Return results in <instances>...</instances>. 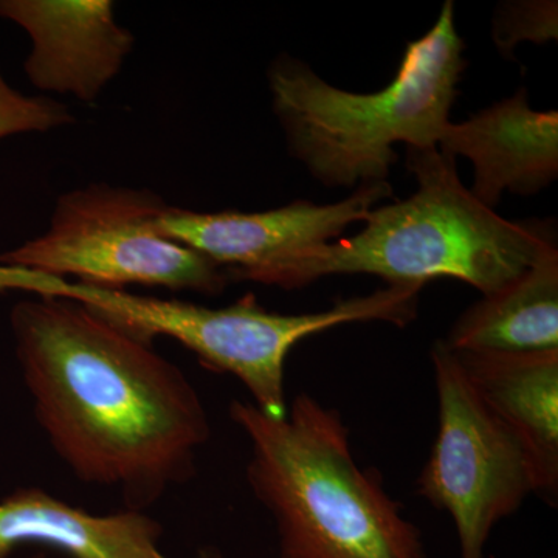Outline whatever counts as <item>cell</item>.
I'll use <instances>...</instances> for the list:
<instances>
[{
  "label": "cell",
  "mask_w": 558,
  "mask_h": 558,
  "mask_svg": "<svg viewBox=\"0 0 558 558\" xmlns=\"http://www.w3.org/2000/svg\"><path fill=\"white\" fill-rule=\"evenodd\" d=\"M229 414L247 436L245 475L274 520L279 557L427 558L380 473L355 461L339 411L301 392L282 417L247 400Z\"/></svg>",
  "instance_id": "obj_2"
},
{
  "label": "cell",
  "mask_w": 558,
  "mask_h": 558,
  "mask_svg": "<svg viewBox=\"0 0 558 558\" xmlns=\"http://www.w3.org/2000/svg\"><path fill=\"white\" fill-rule=\"evenodd\" d=\"M10 326L35 418L76 480L142 512L193 480L207 409L153 343L61 296L17 301Z\"/></svg>",
  "instance_id": "obj_1"
},
{
  "label": "cell",
  "mask_w": 558,
  "mask_h": 558,
  "mask_svg": "<svg viewBox=\"0 0 558 558\" xmlns=\"http://www.w3.org/2000/svg\"><path fill=\"white\" fill-rule=\"evenodd\" d=\"M499 49L512 51L521 39H557V2H510L499 7L494 22Z\"/></svg>",
  "instance_id": "obj_14"
},
{
  "label": "cell",
  "mask_w": 558,
  "mask_h": 558,
  "mask_svg": "<svg viewBox=\"0 0 558 558\" xmlns=\"http://www.w3.org/2000/svg\"><path fill=\"white\" fill-rule=\"evenodd\" d=\"M389 197L391 183L380 182L360 185L347 199L328 205L295 201L259 213L168 207L157 219V233L218 264L230 282L267 286L282 264L303 250L336 240Z\"/></svg>",
  "instance_id": "obj_7"
},
{
  "label": "cell",
  "mask_w": 558,
  "mask_h": 558,
  "mask_svg": "<svg viewBox=\"0 0 558 558\" xmlns=\"http://www.w3.org/2000/svg\"><path fill=\"white\" fill-rule=\"evenodd\" d=\"M168 207L146 189L97 182L68 191L58 197L47 230L0 253V266L95 288L220 295L230 284L226 270L157 233Z\"/></svg>",
  "instance_id": "obj_5"
},
{
  "label": "cell",
  "mask_w": 558,
  "mask_h": 558,
  "mask_svg": "<svg viewBox=\"0 0 558 558\" xmlns=\"http://www.w3.org/2000/svg\"><path fill=\"white\" fill-rule=\"evenodd\" d=\"M163 527L142 510L98 515L22 487L0 499V558L24 546L60 550L70 558H172L160 548Z\"/></svg>",
  "instance_id": "obj_11"
},
{
  "label": "cell",
  "mask_w": 558,
  "mask_h": 558,
  "mask_svg": "<svg viewBox=\"0 0 558 558\" xmlns=\"http://www.w3.org/2000/svg\"><path fill=\"white\" fill-rule=\"evenodd\" d=\"M438 149L472 161L470 193L495 209L505 193L534 196L557 179L558 113L532 109L521 87L464 123L450 121Z\"/></svg>",
  "instance_id": "obj_9"
},
{
  "label": "cell",
  "mask_w": 558,
  "mask_h": 558,
  "mask_svg": "<svg viewBox=\"0 0 558 558\" xmlns=\"http://www.w3.org/2000/svg\"><path fill=\"white\" fill-rule=\"evenodd\" d=\"M113 7L110 0H0V17L31 38L24 72L36 89L94 102L135 46Z\"/></svg>",
  "instance_id": "obj_8"
},
{
  "label": "cell",
  "mask_w": 558,
  "mask_h": 558,
  "mask_svg": "<svg viewBox=\"0 0 558 558\" xmlns=\"http://www.w3.org/2000/svg\"><path fill=\"white\" fill-rule=\"evenodd\" d=\"M429 355L438 433L417 494L453 520L459 558H484L499 521L513 515L529 495H538L537 475L519 438L470 385L453 349L436 341Z\"/></svg>",
  "instance_id": "obj_6"
},
{
  "label": "cell",
  "mask_w": 558,
  "mask_h": 558,
  "mask_svg": "<svg viewBox=\"0 0 558 558\" xmlns=\"http://www.w3.org/2000/svg\"><path fill=\"white\" fill-rule=\"evenodd\" d=\"M76 119L64 102L47 95H25L13 89L0 73V140L21 134H43L69 126Z\"/></svg>",
  "instance_id": "obj_13"
},
{
  "label": "cell",
  "mask_w": 558,
  "mask_h": 558,
  "mask_svg": "<svg viewBox=\"0 0 558 558\" xmlns=\"http://www.w3.org/2000/svg\"><path fill=\"white\" fill-rule=\"evenodd\" d=\"M407 168L417 182L409 199L371 209L354 236L303 250L267 286L295 290L330 275L366 274L388 284L458 279L487 296L557 245L550 220H509L484 207L462 185L457 159L436 146H407Z\"/></svg>",
  "instance_id": "obj_3"
},
{
  "label": "cell",
  "mask_w": 558,
  "mask_h": 558,
  "mask_svg": "<svg viewBox=\"0 0 558 558\" xmlns=\"http://www.w3.org/2000/svg\"><path fill=\"white\" fill-rule=\"evenodd\" d=\"M454 354L483 402L527 451L537 475L538 495L556 505L558 349L454 351Z\"/></svg>",
  "instance_id": "obj_10"
},
{
  "label": "cell",
  "mask_w": 558,
  "mask_h": 558,
  "mask_svg": "<svg viewBox=\"0 0 558 558\" xmlns=\"http://www.w3.org/2000/svg\"><path fill=\"white\" fill-rule=\"evenodd\" d=\"M25 558H46V557H44L43 554H40V556L38 554V556H32V557H25Z\"/></svg>",
  "instance_id": "obj_15"
},
{
  "label": "cell",
  "mask_w": 558,
  "mask_h": 558,
  "mask_svg": "<svg viewBox=\"0 0 558 558\" xmlns=\"http://www.w3.org/2000/svg\"><path fill=\"white\" fill-rule=\"evenodd\" d=\"M464 50L447 0L436 24L407 44L391 83L373 94L333 87L306 62L278 54L267 83L290 156L330 189L388 182L395 145L438 148L468 68Z\"/></svg>",
  "instance_id": "obj_4"
},
{
  "label": "cell",
  "mask_w": 558,
  "mask_h": 558,
  "mask_svg": "<svg viewBox=\"0 0 558 558\" xmlns=\"http://www.w3.org/2000/svg\"><path fill=\"white\" fill-rule=\"evenodd\" d=\"M444 341L454 351L558 349L557 245L505 288L462 312Z\"/></svg>",
  "instance_id": "obj_12"
}]
</instances>
